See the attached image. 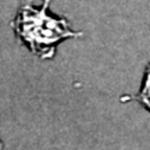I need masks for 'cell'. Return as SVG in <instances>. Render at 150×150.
Returning a JSON list of instances; mask_svg holds the SVG:
<instances>
[{
  "label": "cell",
  "instance_id": "6da1fadb",
  "mask_svg": "<svg viewBox=\"0 0 150 150\" xmlns=\"http://www.w3.org/2000/svg\"><path fill=\"white\" fill-rule=\"evenodd\" d=\"M52 0H25L18 7L11 21V29L17 40L39 60H52L57 49L68 39L82 36L75 31L68 18L50 10Z\"/></svg>",
  "mask_w": 150,
  "mask_h": 150
},
{
  "label": "cell",
  "instance_id": "7a4b0ae2",
  "mask_svg": "<svg viewBox=\"0 0 150 150\" xmlns=\"http://www.w3.org/2000/svg\"><path fill=\"white\" fill-rule=\"evenodd\" d=\"M136 100L150 111V64L146 67L145 75H143V79H142V85H140L139 93L136 96Z\"/></svg>",
  "mask_w": 150,
  "mask_h": 150
},
{
  "label": "cell",
  "instance_id": "3957f363",
  "mask_svg": "<svg viewBox=\"0 0 150 150\" xmlns=\"http://www.w3.org/2000/svg\"><path fill=\"white\" fill-rule=\"evenodd\" d=\"M0 150H3V142H1V139H0Z\"/></svg>",
  "mask_w": 150,
  "mask_h": 150
}]
</instances>
